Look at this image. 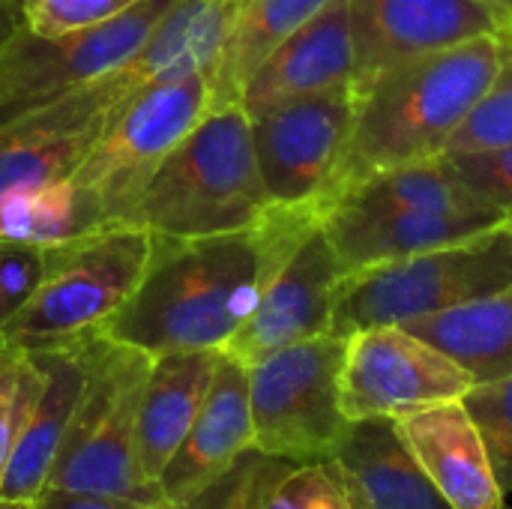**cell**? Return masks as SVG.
<instances>
[{
    "label": "cell",
    "instance_id": "obj_25",
    "mask_svg": "<svg viewBox=\"0 0 512 509\" xmlns=\"http://www.w3.org/2000/svg\"><path fill=\"white\" fill-rule=\"evenodd\" d=\"M333 204H348L357 210H420V213H441V216L501 213L498 207H489L486 201H480L456 177V171L450 168L444 156L375 174L357 183L354 189H348Z\"/></svg>",
    "mask_w": 512,
    "mask_h": 509
},
{
    "label": "cell",
    "instance_id": "obj_27",
    "mask_svg": "<svg viewBox=\"0 0 512 509\" xmlns=\"http://www.w3.org/2000/svg\"><path fill=\"white\" fill-rule=\"evenodd\" d=\"M294 468V462L267 456L252 447L216 480H210L207 486L180 501L165 504V509H264L276 486Z\"/></svg>",
    "mask_w": 512,
    "mask_h": 509
},
{
    "label": "cell",
    "instance_id": "obj_38",
    "mask_svg": "<svg viewBox=\"0 0 512 509\" xmlns=\"http://www.w3.org/2000/svg\"><path fill=\"white\" fill-rule=\"evenodd\" d=\"M0 509H36V504H21V501H3L0 498Z\"/></svg>",
    "mask_w": 512,
    "mask_h": 509
},
{
    "label": "cell",
    "instance_id": "obj_9",
    "mask_svg": "<svg viewBox=\"0 0 512 509\" xmlns=\"http://www.w3.org/2000/svg\"><path fill=\"white\" fill-rule=\"evenodd\" d=\"M171 0H141L135 9L60 36L21 27L0 48V123L123 69L147 42Z\"/></svg>",
    "mask_w": 512,
    "mask_h": 509
},
{
    "label": "cell",
    "instance_id": "obj_16",
    "mask_svg": "<svg viewBox=\"0 0 512 509\" xmlns=\"http://www.w3.org/2000/svg\"><path fill=\"white\" fill-rule=\"evenodd\" d=\"M498 225H504V213L441 216L420 210H357L348 204H333L321 219L345 276L462 243Z\"/></svg>",
    "mask_w": 512,
    "mask_h": 509
},
{
    "label": "cell",
    "instance_id": "obj_24",
    "mask_svg": "<svg viewBox=\"0 0 512 509\" xmlns=\"http://www.w3.org/2000/svg\"><path fill=\"white\" fill-rule=\"evenodd\" d=\"M330 3L333 0H246L228 45L210 72V108L240 102L252 72Z\"/></svg>",
    "mask_w": 512,
    "mask_h": 509
},
{
    "label": "cell",
    "instance_id": "obj_3",
    "mask_svg": "<svg viewBox=\"0 0 512 509\" xmlns=\"http://www.w3.org/2000/svg\"><path fill=\"white\" fill-rule=\"evenodd\" d=\"M252 120L240 102L213 105L141 189L126 225L156 237L195 240L258 225L267 213Z\"/></svg>",
    "mask_w": 512,
    "mask_h": 509
},
{
    "label": "cell",
    "instance_id": "obj_17",
    "mask_svg": "<svg viewBox=\"0 0 512 509\" xmlns=\"http://www.w3.org/2000/svg\"><path fill=\"white\" fill-rule=\"evenodd\" d=\"M354 84V45L348 24V0H333L291 39H285L243 84L240 105L249 117Z\"/></svg>",
    "mask_w": 512,
    "mask_h": 509
},
{
    "label": "cell",
    "instance_id": "obj_29",
    "mask_svg": "<svg viewBox=\"0 0 512 509\" xmlns=\"http://www.w3.org/2000/svg\"><path fill=\"white\" fill-rule=\"evenodd\" d=\"M462 405L480 432L501 492L512 495V375L489 384H474L462 396Z\"/></svg>",
    "mask_w": 512,
    "mask_h": 509
},
{
    "label": "cell",
    "instance_id": "obj_11",
    "mask_svg": "<svg viewBox=\"0 0 512 509\" xmlns=\"http://www.w3.org/2000/svg\"><path fill=\"white\" fill-rule=\"evenodd\" d=\"M474 381L447 354L405 327H369L348 336L342 411L348 420L402 417L462 399Z\"/></svg>",
    "mask_w": 512,
    "mask_h": 509
},
{
    "label": "cell",
    "instance_id": "obj_35",
    "mask_svg": "<svg viewBox=\"0 0 512 509\" xmlns=\"http://www.w3.org/2000/svg\"><path fill=\"white\" fill-rule=\"evenodd\" d=\"M36 509H165V504H147L117 495H81V492H42Z\"/></svg>",
    "mask_w": 512,
    "mask_h": 509
},
{
    "label": "cell",
    "instance_id": "obj_12",
    "mask_svg": "<svg viewBox=\"0 0 512 509\" xmlns=\"http://www.w3.org/2000/svg\"><path fill=\"white\" fill-rule=\"evenodd\" d=\"M354 90L381 75L480 36H501L510 18L477 0H348Z\"/></svg>",
    "mask_w": 512,
    "mask_h": 509
},
{
    "label": "cell",
    "instance_id": "obj_34",
    "mask_svg": "<svg viewBox=\"0 0 512 509\" xmlns=\"http://www.w3.org/2000/svg\"><path fill=\"white\" fill-rule=\"evenodd\" d=\"M264 509H351L342 486L327 471L324 462L318 465H297L270 495Z\"/></svg>",
    "mask_w": 512,
    "mask_h": 509
},
{
    "label": "cell",
    "instance_id": "obj_39",
    "mask_svg": "<svg viewBox=\"0 0 512 509\" xmlns=\"http://www.w3.org/2000/svg\"><path fill=\"white\" fill-rule=\"evenodd\" d=\"M504 228H510L512 231V204L504 210Z\"/></svg>",
    "mask_w": 512,
    "mask_h": 509
},
{
    "label": "cell",
    "instance_id": "obj_41",
    "mask_svg": "<svg viewBox=\"0 0 512 509\" xmlns=\"http://www.w3.org/2000/svg\"><path fill=\"white\" fill-rule=\"evenodd\" d=\"M510 27H512V21H510Z\"/></svg>",
    "mask_w": 512,
    "mask_h": 509
},
{
    "label": "cell",
    "instance_id": "obj_26",
    "mask_svg": "<svg viewBox=\"0 0 512 509\" xmlns=\"http://www.w3.org/2000/svg\"><path fill=\"white\" fill-rule=\"evenodd\" d=\"M99 228L105 225L69 174L0 195V240L54 246Z\"/></svg>",
    "mask_w": 512,
    "mask_h": 509
},
{
    "label": "cell",
    "instance_id": "obj_22",
    "mask_svg": "<svg viewBox=\"0 0 512 509\" xmlns=\"http://www.w3.org/2000/svg\"><path fill=\"white\" fill-rule=\"evenodd\" d=\"M246 0H171L141 51L123 66L138 84L216 69Z\"/></svg>",
    "mask_w": 512,
    "mask_h": 509
},
{
    "label": "cell",
    "instance_id": "obj_36",
    "mask_svg": "<svg viewBox=\"0 0 512 509\" xmlns=\"http://www.w3.org/2000/svg\"><path fill=\"white\" fill-rule=\"evenodd\" d=\"M24 27V18H21V3L15 0H0V48Z\"/></svg>",
    "mask_w": 512,
    "mask_h": 509
},
{
    "label": "cell",
    "instance_id": "obj_30",
    "mask_svg": "<svg viewBox=\"0 0 512 509\" xmlns=\"http://www.w3.org/2000/svg\"><path fill=\"white\" fill-rule=\"evenodd\" d=\"M501 144H512V27L501 33V63L489 90L483 93L477 108L465 117L447 153L501 147Z\"/></svg>",
    "mask_w": 512,
    "mask_h": 509
},
{
    "label": "cell",
    "instance_id": "obj_15",
    "mask_svg": "<svg viewBox=\"0 0 512 509\" xmlns=\"http://www.w3.org/2000/svg\"><path fill=\"white\" fill-rule=\"evenodd\" d=\"M324 465L351 509H453L405 444L393 417L351 420Z\"/></svg>",
    "mask_w": 512,
    "mask_h": 509
},
{
    "label": "cell",
    "instance_id": "obj_7",
    "mask_svg": "<svg viewBox=\"0 0 512 509\" xmlns=\"http://www.w3.org/2000/svg\"><path fill=\"white\" fill-rule=\"evenodd\" d=\"M210 111V78H162L129 90L108 126L69 174L102 225H126L165 156Z\"/></svg>",
    "mask_w": 512,
    "mask_h": 509
},
{
    "label": "cell",
    "instance_id": "obj_5",
    "mask_svg": "<svg viewBox=\"0 0 512 509\" xmlns=\"http://www.w3.org/2000/svg\"><path fill=\"white\" fill-rule=\"evenodd\" d=\"M512 285V231L498 225L462 243L348 273L339 282L330 333L402 327Z\"/></svg>",
    "mask_w": 512,
    "mask_h": 509
},
{
    "label": "cell",
    "instance_id": "obj_32",
    "mask_svg": "<svg viewBox=\"0 0 512 509\" xmlns=\"http://www.w3.org/2000/svg\"><path fill=\"white\" fill-rule=\"evenodd\" d=\"M456 177L489 207L501 213L512 204V144L480 147V150H453L444 153Z\"/></svg>",
    "mask_w": 512,
    "mask_h": 509
},
{
    "label": "cell",
    "instance_id": "obj_33",
    "mask_svg": "<svg viewBox=\"0 0 512 509\" xmlns=\"http://www.w3.org/2000/svg\"><path fill=\"white\" fill-rule=\"evenodd\" d=\"M45 246L0 240V333L42 279Z\"/></svg>",
    "mask_w": 512,
    "mask_h": 509
},
{
    "label": "cell",
    "instance_id": "obj_18",
    "mask_svg": "<svg viewBox=\"0 0 512 509\" xmlns=\"http://www.w3.org/2000/svg\"><path fill=\"white\" fill-rule=\"evenodd\" d=\"M246 450H252L249 366L222 354L192 429L156 480L162 501L171 504L198 492Z\"/></svg>",
    "mask_w": 512,
    "mask_h": 509
},
{
    "label": "cell",
    "instance_id": "obj_37",
    "mask_svg": "<svg viewBox=\"0 0 512 509\" xmlns=\"http://www.w3.org/2000/svg\"><path fill=\"white\" fill-rule=\"evenodd\" d=\"M477 3H483V6H489V9H495V12L507 15V18L512 21V0H477Z\"/></svg>",
    "mask_w": 512,
    "mask_h": 509
},
{
    "label": "cell",
    "instance_id": "obj_10",
    "mask_svg": "<svg viewBox=\"0 0 512 509\" xmlns=\"http://www.w3.org/2000/svg\"><path fill=\"white\" fill-rule=\"evenodd\" d=\"M360 96L354 84L267 108L252 120V144L270 204L324 201L345 156Z\"/></svg>",
    "mask_w": 512,
    "mask_h": 509
},
{
    "label": "cell",
    "instance_id": "obj_19",
    "mask_svg": "<svg viewBox=\"0 0 512 509\" xmlns=\"http://www.w3.org/2000/svg\"><path fill=\"white\" fill-rule=\"evenodd\" d=\"M396 426L453 509H504L501 492L480 432L462 399L396 417Z\"/></svg>",
    "mask_w": 512,
    "mask_h": 509
},
{
    "label": "cell",
    "instance_id": "obj_21",
    "mask_svg": "<svg viewBox=\"0 0 512 509\" xmlns=\"http://www.w3.org/2000/svg\"><path fill=\"white\" fill-rule=\"evenodd\" d=\"M222 351H177L153 357L135 426V453L141 474L156 483L186 432L192 429L213 384Z\"/></svg>",
    "mask_w": 512,
    "mask_h": 509
},
{
    "label": "cell",
    "instance_id": "obj_2",
    "mask_svg": "<svg viewBox=\"0 0 512 509\" xmlns=\"http://www.w3.org/2000/svg\"><path fill=\"white\" fill-rule=\"evenodd\" d=\"M501 36H480L381 75L363 96L321 213L357 183L447 153L465 117L489 90Z\"/></svg>",
    "mask_w": 512,
    "mask_h": 509
},
{
    "label": "cell",
    "instance_id": "obj_23",
    "mask_svg": "<svg viewBox=\"0 0 512 509\" xmlns=\"http://www.w3.org/2000/svg\"><path fill=\"white\" fill-rule=\"evenodd\" d=\"M402 327L447 354L474 384L512 375V285L492 297L417 318Z\"/></svg>",
    "mask_w": 512,
    "mask_h": 509
},
{
    "label": "cell",
    "instance_id": "obj_40",
    "mask_svg": "<svg viewBox=\"0 0 512 509\" xmlns=\"http://www.w3.org/2000/svg\"><path fill=\"white\" fill-rule=\"evenodd\" d=\"M15 3H21V0H15Z\"/></svg>",
    "mask_w": 512,
    "mask_h": 509
},
{
    "label": "cell",
    "instance_id": "obj_28",
    "mask_svg": "<svg viewBox=\"0 0 512 509\" xmlns=\"http://www.w3.org/2000/svg\"><path fill=\"white\" fill-rule=\"evenodd\" d=\"M45 369L33 351L0 342V483L42 393Z\"/></svg>",
    "mask_w": 512,
    "mask_h": 509
},
{
    "label": "cell",
    "instance_id": "obj_13",
    "mask_svg": "<svg viewBox=\"0 0 512 509\" xmlns=\"http://www.w3.org/2000/svg\"><path fill=\"white\" fill-rule=\"evenodd\" d=\"M129 90L135 81L117 69L0 123V195L72 174Z\"/></svg>",
    "mask_w": 512,
    "mask_h": 509
},
{
    "label": "cell",
    "instance_id": "obj_31",
    "mask_svg": "<svg viewBox=\"0 0 512 509\" xmlns=\"http://www.w3.org/2000/svg\"><path fill=\"white\" fill-rule=\"evenodd\" d=\"M141 0H21L24 27L36 36H60L105 24Z\"/></svg>",
    "mask_w": 512,
    "mask_h": 509
},
{
    "label": "cell",
    "instance_id": "obj_4",
    "mask_svg": "<svg viewBox=\"0 0 512 509\" xmlns=\"http://www.w3.org/2000/svg\"><path fill=\"white\" fill-rule=\"evenodd\" d=\"M153 240L138 225H105L45 246L42 279L9 318L0 342L24 351H51L102 336L105 324L135 294L150 264Z\"/></svg>",
    "mask_w": 512,
    "mask_h": 509
},
{
    "label": "cell",
    "instance_id": "obj_14",
    "mask_svg": "<svg viewBox=\"0 0 512 509\" xmlns=\"http://www.w3.org/2000/svg\"><path fill=\"white\" fill-rule=\"evenodd\" d=\"M342 276L345 273L336 261V252L318 225L270 273L258 306L231 336L222 354L252 366L279 348L330 333Z\"/></svg>",
    "mask_w": 512,
    "mask_h": 509
},
{
    "label": "cell",
    "instance_id": "obj_20",
    "mask_svg": "<svg viewBox=\"0 0 512 509\" xmlns=\"http://www.w3.org/2000/svg\"><path fill=\"white\" fill-rule=\"evenodd\" d=\"M87 351H90V339L51 348V351H33L45 369V384L15 444L9 468L3 474V483H0L3 501L36 504V498L45 492L54 462L60 456L66 429L84 393Z\"/></svg>",
    "mask_w": 512,
    "mask_h": 509
},
{
    "label": "cell",
    "instance_id": "obj_1",
    "mask_svg": "<svg viewBox=\"0 0 512 509\" xmlns=\"http://www.w3.org/2000/svg\"><path fill=\"white\" fill-rule=\"evenodd\" d=\"M321 219L318 204H270L246 231L195 240L153 234L150 264L102 336L150 357L222 351L258 306L270 273Z\"/></svg>",
    "mask_w": 512,
    "mask_h": 509
},
{
    "label": "cell",
    "instance_id": "obj_8",
    "mask_svg": "<svg viewBox=\"0 0 512 509\" xmlns=\"http://www.w3.org/2000/svg\"><path fill=\"white\" fill-rule=\"evenodd\" d=\"M348 339L324 333L249 366L252 447L294 465L327 462L348 429L342 363Z\"/></svg>",
    "mask_w": 512,
    "mask_h": 509
},
{
    "label": "cell",
    "instance_id": "obj_6",
    "mask_svg": "<svg viewBox=\"0 0 512 509\" xmlns=\"http://www.w3.org/2000/svg\"><path fill=\"white\" fill-rule=\"evenodd\" d=\"M153 357L105 336L90 339L87 381L66 429L45 492L117 495L165 504L156 483L138 468V402Z\"/></svg>",
    "mask_w": 512,
    "mask_h": 509
}]
</instances>
